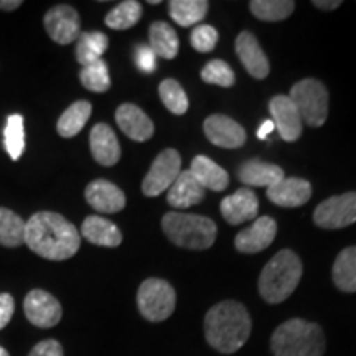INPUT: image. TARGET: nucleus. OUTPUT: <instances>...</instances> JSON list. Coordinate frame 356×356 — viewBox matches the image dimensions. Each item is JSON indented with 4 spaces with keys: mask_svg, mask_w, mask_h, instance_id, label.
<instances>
[{
    "mask_svg": "<svg viewBox=\"0 0 356 356\" xmlns=\"http://www.w3.org/2000/svg\"><path fill=\"white\" fill-rule=\"evenodd\" d=\"M200 76L207 84H216L221 88H231L236 83L234 71L222 60H211L204 65Z\"/></svg>",
    "mask_w": 356,
    "mask_h": 356,
    "instance_id": "36",
    "label": "nucleus"
},
{
    "mask_svg": "<svg viewBox=\"0 0 356 356\" xmlns=\"http://www.w3.org/2000/svg\"><path fill=\"white\" fill-rule=\"evenodd\" d=\"M25 317L30 323L38 328H51L60 323L63 309L50 292L42 289H33L26 293L24 300Z\"/></svg>",
    "mask_w": 356,
    "mask_h": 356,
    "instance_id": "10",
    "label": "nucleus"
},
{
    "mask_svg": "<svg viewBox=\"0 0 356 356\" xmlns=\"http://www.w3.org/2000/svg\"><path fill=\"white\" fill-rule=\"evenodd\" d=\"M190 43L198 53H210L218 43V32L211 25H197L190 35Z\"/></svg>",
    "mask_w": 356,
    "mask_h": 356,
    "instance_id": "37",
    "label": "nucleus"
},
{
    "mask_svg": "<svg viewBox=\"0 0 356 356\" xmlns=\"http://www.w3.org/2000/svg\"><path fill=\"white\" fill-rule=\"evenodd\" d=\"M92 113L91 102L76 101L60 115L56 124V131L63 139H71L83 131Z\"/></svg>",
    "mask_w": 356,
    "mask_h": 356,
    "instance_id": "25",
    "label": "nucleus"
},
{
    "mask_svg": "<svg viewBox=\"0 0 356 356\" xmlns=\"http://www.w3.org/2000/svg\"><path fill=\"white\" fill-rule=\"evenodd\" d=\"M221 215L229 225H241L252 221L259 211V202L256 193L249 188H239L233 195L226 197L221 202Z\"/></svg>",
    "mask_w": 356,
    "mask_h": 356,
    "instance_id": "19",
    "label": "nucleus"
},
{
    "mask_svg": "<svg viewBox=\"0 0 356 356\" xmlns=\"http://www.w3.org/2000/svg\"><path fill=\"white\" fill-rule=\"evenodd\" d=\"M89 147H91L92 159L99 165L113 167L121 159V145L113 127L108 124H96L89 134Z\"/></svg>",
    "mask_w": 356,
    "mask_h": 356,
    "instance_id": "18",
    "label": "nucleus"
},
{
    "mask_svg": "<svg viewBox=\"0 0 356 356\" xmlns=\"http://www.w3.org/2000/svg\"><path fill=\"white\" fill-rule=\"evenodd\" d=\"M25 244V221L8 208L0 207V246L20 248Z\"/></svg>",
    "mask_w": 356,
    "mask_h": 356,
    "instance_id": "30",
    "label": "nucleus"
},
{
    "mask_svg": "<svg viewBox=\"0 0 356 356\" xmlns=\"http://www.w3.org/2000/svg\"><path fill=\"white\" fill-rule=\"evenodd\" d=\"M333 284L341 292H356V246L345 248L337 256L332 269Z\"/></svg>",
    "mask_w": 356,
    "mask_h": 356,
    "instance_id": "27",
    "label": "nucleus"
},
{
    "mask_svg": "<svg viewBox=\"0 0 356 356\" xmlns=\"http://www.w3.org/2000/svg\"><path fill=\"white\" fill-rule=\"evenodd\" d=\"M22 6H24V2H22V0H0V10L13 12Z\"/></svg>",
    "mask_w": 356,
    "mask_h": 356,
    "instance_id": "42",
    "label": "nucleus"
},
{
    "mask_svg": "<svg viewBox=\"0 0 356 356\" xmlns=\"http://www.w3.org/2000/svg\"><path fill=\"white\" fill-rule=\"evenodd\" d=\"M84 197H86L89 207H92L99 213H106V215L119 213L126 208L124 191L113 181L104 180V178L91 181L84 190Z\"/></svg>",
    "mask_w": 356,
    "mask_h": 356,
    "instance_id": "15",
    "label": "nucleus"
},
{
    "mask_svg": "<svg viewBox=\"0 0 356 356\" xmlns=\"http://www.w3.org/2000/svg\"><path fill=\"white\" fill-rule=\"evenodd\" d=\"M190 172L193 173V177L197 178L204 190L222 191L228 188L229 185V177L225 168H221L218 163L213 162L211 159L204 157V155H197L191 160Z\"/></svg>",
    "mask_w": 356,
    "mask_h": 356,
    "instance_id": "24",
    "label": "nucleus"
},
{
    "mask_svg": "<svg viewBox=\"0 0 356 356\" xmlns=\"http://www.w3.org/2000/svg\"><path fill=\"white\" fill-rule=\"evenodd\" d=\"M0 356H10V355H8V351L3 348V346H0Z\"/></svg>",
    "mask_w": 356,
    "mask_h": 356,
    "instance_id": "44",
    "label": "nucleus"
},
{
    "mask_svg": "<svg viewBox=\"0 0 356 356\" xmlns=\"http://www.w3.org/2000/svg\"><path fill=\"white\" fill-rule=\"evenodd\" d=\"M79 81L88 91L92 92H106L111 88V78L108 65L104 60L96 61V63L83 66L79 73Z\"/></svg>",
    "mask_w": 356,
    "mask_h": 356,
    "instance_id": "35",
    "label": "nucleus"
},
{
    "mask_svg": "<svg viewBox=\"0 0 356 356\" xmlns=\"http://www.w3.org/2000/svg\"><path fill=\"white\" fill-rule=\"evenodd\" d=\"M269 111L273 114V122L277 127L280 139L286 142L299 140L304 122L291 97L282 95L274 96L269 102Z\"/></svg>",
    "mask_w": 356,
    "mask_h": 356,
    "instance_id": "14",
    "label": "nucleus"
},
{
    "mask_svg": "<svg viewBox=\"0 0 356 356\" xmlns=\"http://www.w3.org/2000/svg\"><path fill=\"white\" fill-rule=\"evenodd\" d=\"M149 3H150V6H159V0H149Z\"/></svg>",
    "mask_w": 356,
    "mask_h": 356,
    "instance_id": "45",
    "label": "nucleus"
},
{
    "mask_svg": "<svg viewBox=\"0 0 356 356\" xmlns=\"http://www.w3.org/2000/svg\"><path fill=\"white\" fill-rule=\"evenodd\" d=\"M162 229L178 248L203 251L215 244L216 222L208 216L170 211L162 218Z\"/></svg>",
    "mask_w": 356,
    "mask_h": 356,
    "instance_id": "5",
    "label": "nucleus"
},
{
    "mask_svg": "<svg viewBox=\"0 0 356 356\" xmlns=\"http://www.w3.org/2000/svg\"><path fill=\"white\" fill-rule=\"evenodd\" d=\"M137 305L142 317L149 322H163L173 314L177 305V293L167 280L145 279L137 292Z\"/></svg>",
    "mask_w": 356,
    "mask_h": 356,
    "instance_id": "7",
    "label": "nucleus"
},
{
    "mask_svg": "<svg viewBox=\"0 0 356 356\" xmlns=\"http://www.w3.org/2000/svg\"><path fill=\"white\" fill-rule=\"evenodd\" d=\"M274 356H322L325 337L320 325L302 318L280 323L270 338Z\"/></svg>",
    "mask_w": 356,
    "mask_h": 356,
    "instance_id": "4",
    "label": "nucleus"
},
{
    "mask_svg": "<svg viewBox=\"0 0 356 356\" xmlns=\"http://www.w3.org/2000/svg\"><path fill=\"white\" fill-rule=\"evenodd\" d=\"M13 312H15V300H13V297L6 292L0 293V330H3L10 323Z\"/></svg>",
    "mask_w": 356,
    "mask_h": 356,
    "instance_id": "40",
    "label": "nucleus"
},
{
    "mask_svg": "<svg viewBox=\"0 0 356 356\" xmlns=\"http://www.w3.org/2000/svg\"><path fill=\"white\" fill-rule=\"evenodd\" d=\"M277 234V222L270 216H261L246 229L236 234L234 246L243 254H256L273 244Z\"/></svg>",
    "mask_w": 356,
    "mask_h": 356,
    "instance_id": "13",
    "label": "nucleus"
},
{
    "mask_svg": "<svg viewBox=\"0 0 356 356\" xmlns=\"http://www.w3.org/2000/svg\"><path fill=\"white\" fill-rule=\"evenodd\" d=\"M274 129H275V126L273 121H264L261 124L259 131H257V137H259L261 140H264V139H267V136L274 131Z\"/></svg>",
    "mask_w": 356,
    "mask_h": 356,
    "instance_id": "43",
    "label": "nucleus"
},
{
    "mask_svg": "<svg viewBox=\"0 0 356 356\" xmlns=\"http://www.w3.org/2000/svg\"><path fill=\"white\" fill-rule=\"evenodd\" d=\"M238 178L241 180V184L248 186H266V188H270V186L279 184L286 177H284V170L279 165L252 159L241 163V167L238 168Z\"/></svg>",
    "mask_w": 356,
    "mask_h": 356,
    "instance_id": "22",
    "label": "nucleus"
},
{
    "mask_svg": "<svg viewBox=\"0 0 356 356\" xmlns=\"http://www.w3.org/2000/svg\"><path fill=\"white\" fill-rule=\"evenodd\" d=\"M134 58H136L137 68L142 73H154L155 68H157V56H155V53L150 47L139 44L136 48V53H134Z\"/></svg>",
    "mask_w": 356,
    "mask_h": 356,
    "instance_id": "38",
    "label": "nucleus"
},
{
    "mask_svg": "<svg viewBox=\"0 0 356 356\" xmlns=\"http://www.w3.org/2000/svg\"><path fill=\"white\" fill-rule=\"evenodd\" d=\"M204 188L200 185V181L193 177L190 170L181 172L173 185L167 191V202L170 207L184 210L203 202Z\"/></svg>",
    "mask_w": 356,
    "mask_h": 356,
    "instance_id": "21",
    "label": "nucleus"
},
{
    "mask_svg": "<svg viewBox=\"0 0 356 356\" xmlns=\"http://www.w3.org/2000/svg\"><path fill=\"white\" fill-rule=\"evenodd\" d=\"M304 266L296 252L282 249L270 259L259 275V293L267 304L287 300L299 286Z\"/></svg>",
    "mask_w": 356,
    "mask_h": 356,
    "instance_id": "3",
    "label": "nucleus"
},
{
    "mask_svg": "<svg viewBox=\"0 0 356 356\" xmlns=\"http://www.w3.org/2000/svg\"><path fill=\"white\" fill-rule=\"evenodd\" d=\"M159 96L163 104H165V108L175 115L185 114L190 108V101L185 89L181 88L180 83L172 78L163 79V81L160 83Z\"/></svg>",
    "mask_w": 356,
    "mask_h": 356,
    "instance_id": "33",
    "label": "nucleus"
},
{
    "mask_svg": "<svg viewBox=\"0 0 356 356\" xmlns=\"http://www.w3.org/2000/svg\"><path fill=\"white\" fill-rule=\"evenodd\" d=\"M203 131L213 145L221 149H239L246 144V131L241 124L222 114H213L204 119Z\"/></svg>",
    "mask_w": 356,
    "mask_h": 356,
    "instance_id": "12",
    "label": "nucleus"
},
{
    "mask_svg": "<svg viewBox=\"0 0 356 356\" xmlns=\"http://www.w3.org/2000/svg\"><path fill=\"white\" fill-rule=\"evenodd\" d=\"M76 42V60L81 66L99 61L109 47V38L102 32H84Z\"/></svg>",
    "mask_w": 356,
    "mask_h": 356,
    "instance_id": "28",
    "label": "nucleus"
},
{
    "mask_svg": "<svg viewBox=\"0 0 356 356\" xmlns=\"http://www.w3.org/2000/svg\"><path fill=\"white\" fill-rule=\"evenodd\" d=\"M291 97L302 122L310 127H322L328 118V91L318 79L307 78L296 83L291 89Z\"/></svg>",
    "mask_w": 356,
    "mask_h": 356,
    "instance_id": "6",
    "label": "nucleus"
},
{
    "mask_svg": "<svg viewBox=\"0 0 356 356\" xmlns=\"http://www.w3.org/2000/svg\"><path fill=\"white\" fill-rule=\"evenodd\" d=\"M44 29L48 37L58 44H70L76 42L81 35L79 13L71 6H56L44 15Z\"/></svg>",
    "mask_w": 356,
    "mask_h": 356,
    "instance_id": "11",
    "label": "nucleus"
},
{
    "mask_svg": "<svg viewBox=\"0 0 356 356\" xmlns=\"http://www.w3.org/2000/svg\"><path fill=\"white\" fill-rule=\"evenodd\" d=\"M29 356H65L63 346L56 340H43L33 346Z\"/></svg>",
    "mask_w": 356,
    "mask_h": 356,
    "instance_id": "39",
    "label": "nucleus"
},
{
    "mask_svg": "<svg viewBox=\"0 0 356 356\" xmlns=\"http://www.w3.org/2000/svg\"><path fill=\"white\" fill-rule=\"evenodd\" d=\"M312 197V185L304 178H282L279 184L267 188V198L284 208H299Z\"/></svg>",
    "mask_w": 356,
    "mask_h": 356,
    "instance_id": "20",
    "label": "nucleus"
},
{
    "mask_svg": "<svg viewBox=\"0 0 356 356\" xmlns=\"http://www.w3.org/2000/svg\"><path fill=\"white\" fill-rule=\"evenodd\" d=\"M150 48L155 56H162L163 60H173L178 55L180 42L175 30L167 22H154L149 29Z\"/></svg>",
    "mask_w": 356,
    "mask_h": 356,
    "instance_id": "26",
    "label": "nucleus"
},
{
    "mask_svg": "<svg viewBox=\"0 0 356 356\" xmlns=\"http://www.w3.org/2000/svg\"><path fill=\"white\" fill-rule=\"evenodd\" d=\"M315 7L320 8V10H335V8L341 7V0H314Z\"/></svg>",
    "mask_w": 356,
    "mask_h": 356,
    "instance_id": "41",
    "label": "nucleus"
},
{
    "mask_svg": "<svg viewBox=\"0 0 356 356\" xmlns=\"http://www.w3.org/2000/svg\"><path fill=\"white\" fill-rule=\"evenodd\" d=\"M3 144L12 160H19L25 150L24 118L20 114H12L7 118L3 129Z\"/></svg>",
    "mask_w": 356,
    "mask_h": 356,
    "instance_id": "34",
    "label": "nucleus"
},
{
    "mask_svg": "<svg viewBox=\"0 0 356 356\" xmlns=\"http://www.w3.org/2000/svg\"><path fill=\"white\" fill-rule=\"evenodd\" d=\"M314 221L322 229H341L356 222V191L327 198L315 208Z\"/></svg>",
    "mask_w": 356,
    "mask_h": 356,
    "instance_id": "9",
    "label": "nucleus"
},
{
    "mask_svg": "<svg viewBox=\"0 0 356 356\" xmlns=\"http://www.w3.org/2000/svg\"><path fill=\"white\" fill-rule=\"evenodd\" d=\"M210 3L207 0H172L168 2V13L180 26H191L202 22L208 13Z\"/></svg>",
    "mask_w": 356,
    "mask_h": 356,
    "instance_id": "29",
    "label": "nucleus"
},
{
    "mask_svg": "<svg viewBox=\"0 0 356 356\" xmlns=\"http://www.w3.org/2000/svg\"><path fill=\"white\" fill-rule=\"evenodd\" d=\"M236 55L249 74L256 79L267 78L270 71L269 60H267L264 50L261 48L257 38L251 32H241L234 43Z\"/></svg>",
    "mask_w": 356,
    "mask_h": 356,
    "instance_id": "16",
    "label": "nucleus"
},
{
    "mask_svg": "<svg viewBox=\"0 0 356 356\" xmlns=\"http://www.w3.org/2000/svg\"><path fill=\"white\" fill-rule=\"evenodd\" d=\"M252 322L246 307L236 300H222L208 310L204 335L211 348L225 355L241 350L251 337Z\"/></svg>",
    "mask_w": 356,
    "mask_h": 356,
    "instance_id": "2",
    "label": "nucleus"
},
{
    "mask_svg": "<svg viewBox=\"0 0 356 356\" xmlns=\"http://www.w3.org/2000/svg\"><path fill=\"white\" fill-rule=\"evenodd\" d=\"M249 10L262 22H280L292 15L296 10V2L292 0H252L249 2Z\"/></svg>",
    "mask_w": 356,
    "mask_h": 356,
    "instance_id": "31",
    "label": "nucleus"
},
{
    "mask_svg": "<svg viewBox=\"0 0 356 356\" xmlns=\"http://www.w3.org/2000/svg\"><path fill=\"white\" fill-rule=\"evenodd\" d=\"M81 234L89 243L96 246L118 248L122 243V233L113 221L106 220L102 216H88L83 221Z\"/></svg>",
    "mask_w": 356,
    "mask_h": 356,
    "instance_id": "23",
    "label": "nucleus"
},
{
    "mask_svg": "<svg viewBox=\"0 0 356 356\" xmlns=\"http://www.w3.org/2000/svg\"><path fill=\"white\" fill-rule=\"evenodd\" d=\"M142 3L137 0H126L118 3L108 15H106V25L113 30H127L139 24L142 19Z\"/></svg>",
    "mask_w": 356,
    "mask_h": 356,
    "instance_id": "32",
    "label": "nucleus"
},
{
    "mask_svg": "<svg viewBox=\"0 0 356 356\" xmlns=\"http://www.w3.org/2000/svg\"><path fill=\"white\" fill-rule=\"evenodd\" d=\"M25 244L43 259L66 261L79 251L81 236L60 213L38 211L25 222Z\"/></svg>",
    "mask_w": 356,
    "mask_h": 356,
    "instance_id": "1",
    "label": "nucleus"
},
{
    "mask_svg": "<svg viewBox=\"0 0 356 356\" xmlns=\"http://www.w3.org/2000/svg\"><path fill=\"white\" fill-rule=\"evenodd\" d=\"M115 122L129 139L136 142L152 139L155 131L152 119L139 106L131 104V102L119 106L118 111H115Z\"/></svg>",
    "mask_w": 356,
    "mask_h": 356,
    "instance_id": "17",
    "label": "nucleus"
},
{
    "mask_svg": "<svg viewBox=\"0 0 356 356\" xmlns=\"http://www.w3.org/2000/svg\"><path fill=\"white\" fill-rule=\"evenodd\" d=\"M181 173V157L175 149L162 150L152 162L142 181V193L145 197H159L173 185Z\"/></svg>",
    "mask_w": 356,
    "mask_h": 356,
    "instance_id": "8",
    "label": "nucleus"
}]
</instances>
